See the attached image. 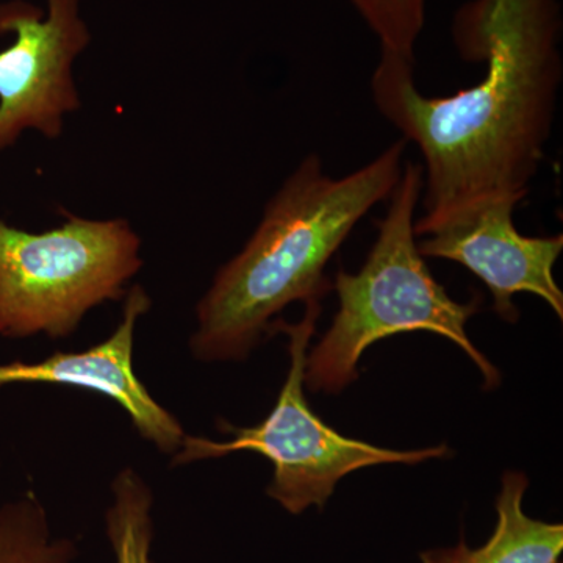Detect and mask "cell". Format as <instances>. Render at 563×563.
Segmentation results:
<instances>
[{
	"mask_svg": "<svg viewBox=\"0 0 563 563\" xmlns=\"http://www.w3.org/2000/svg\"><path fill=\"white\" fill-rule=\"evenodd\" d=\"M558 0H470L453 40L484 76L451 96H426L415 60L380 51L374 106L422 157V220L488 198L523 201L544 158L563 79Z\"/></svg>",
	"mask_w": 563,
	"mask_h": 563,
	"instance_id": "cell-1",
	"label": "cell"
},
{
	"mask_svg": "<svg viewBox=\"0 0 563 563\" xmlns=\"http://www.w3.org/2000/svg\"><path fill=\"white\" fill-rule=\"evenodd\" d=\"M406 146L407 141H395L340 179L324 172L318 154L299 163L196 307L190 336L196 361H246L290 303L322 299L332 290L325 266L362 218L390 198L401 179Z\"/></svg>",
	"mask_w": 563,
	"mask_h": 563,
	"instance_id": "cell-2",
	"label": "cell"
},
{
	"mask_svg": "<svg viewBox=\"0 0 563 563\" xmlns=\"http://www.w3.org/2000/svg\"><path fill=\"white\" fill-rule=\"evenodd\" d=\"M422 192V166L404 163L390 206L376 222L377 239L357 273L340 269L332 284L339 312L320 343L309 347L303 384L312 393L336 395L358 379L363 352L396 333L432 332L461 347L483 374L485 390L501 373L474 346L466 324L479 302H457L432 276L418 251L415 213Z\"/></svg>",
	"mask_w": 563,
	"mask_h": 563,
	"instance_id": "cell-3",
	"label": "cell"
},
{
	"mask_svg": "<svg viewBox=\"0 0 563 563\" xmlns=\"http://www.w3.org/2000/svg\"><path fill=\"white\" fill-rule=\"evenodd\" d=\"M322 299L303 302L301 321L273 322L272 333L288 336L290 368L282 385L272 412L258 424L242 428L218 421V431L228 440L187 435L180 450L173 455L174 466L221 459L233 453H255L273 463V479L266 495L288 514L301 515L310 507H322L335 492L336 484L347 474L377 465H420L433 459L453 454L448 444L424 450L396 451L350 439L313 412L306 398V358L320 320Z\"/></svg>",
	"mask_w": 563,
	"mask_h": 563,
	"instance_id": "cell-4",
	"label": "cell"
},
{
	"mask_svg": "<svg viewBox=\"0 0 563 563\" xmlns=\"http://www.w3.org/2000/svg\"><path fill=\"white\" fill-rule=\"evenodd\" d=\"M33 233L0 220V336L68 339L96 307L122 301L144 262L131 222L65 213Z\"/></svg>",
	"mask_w": 563,
	"mask_h": 563,
	"instance_id": "cell-5",
	"label": "cell"
},
{
	"mask_svg": "<svg viewBox=\"0 0 563 563\" xmlns=\"http://www.w3.org/2000/svg\"><path fill=\"white\" fill-rule=\"evenodd\" d=\"M80 2L46 0V11L24 0L0 5V35H14L0 52V152L27 131L60 139L66 114L80 109L73 66L91 43Z\"/></svg>",
	"mask_w": 563,
	"mask_h": 563,
	"instance_id": "cell-6",
	"label": "cell"
},
{
	"mask_svg": "<svg viewBox=\"0 0 563 563\" xmlns=\"http://www.w3.org/2000/svg\"><path fill=\"white\" fill-rule=\"evenodd\" d=\"M515 198H488L466 203L443 217L415 221L418 251L424 258H443L465 266L490 291L493 310L507 322L520 318L514 296H539L563 318V292L554 266L563 236H528L514 222Z\"/></svg>",
	"mask_w": 563,
	"mask_h": 563,
	"instance_id": "cell-7",
	"label": "cell"
},
{
	"mask_svg": "<svg viewBox=\"0 0 563 563\" xmlns=\"http://www.w3.org/2000/svg\"><path fill=\"white\" fill-rule=\"evenodd\" d=\"M152 299L143 285L129 288L122 318L109 339L85 351L57 352L44 361L0 363V388L18 384H54L106 396L118 404L141 439L158 453L180 450L187 432L141 383L133 366L136 325L150 313Z\"/></svg>",
	"mask_w": 563,
	"mask_h": 563,
	"instance_id": "cell-8",
	"label": "cell"
},
{
	"mask_svg": "<svg viewBox=\"0 0 563 563\" xmlns=\"http://www.w3.org/2000/svg\"><path fill=\"white\" fill-rule=\"evenodd\" d=\"M529 479L525 473H504L496 498L498 523L481 548L457 547L429 550L421 563H561L563 526L529 517L523 509Z\"/></svg>",
	"mask_w": 563,
	"mask_h": 563,
	"instance_id": "cell-9",
	"label": "cell"
},
{
	"mask_svg": "<svg viewBox=\"0 0 563 563\" xmlns=\"http://www.w3.org/2000/svg\"><path fill=\"white\" fill-rule=\"evenodd\" d=\"M106 533L114 563H154V490L132 466L118 472L110 485Z\"/></svg>",
	"mask_w": 563,
	"mask_h": 563,
	"instance_id": "cell-10",
	"label": "cell"
},
{
	"mask_svg": "<svg viewBox=\"0 0 563 563\" xmlns=\"http://www.w3.org/2000/svg\"><path fill=\"white\" fill-rule=\"evenodd\" d=\"M77 544L57 536L33 492L0 503V563H76Z\"/></svg>",
	"mask_w": 563,
	"mask_h": 563,
	"instance_id": "cell-11",
	"label": "cell"
},
{
	"mask_svg": "<svg viewBox=\"0 0 563 563\" xmlns=\"http://www.w3.org/2000/svg\"><path fill=\"white\" fill-rule=\"evenodd\" d=\"M380 43V51L415 60L424 27L426 0H351Z\"/></svg>",
	"mask_w": 563,
	"mask_h": 563,
	"instance_id": "cell-12",
	"label": "cell"
},
{
	"mask_svg": "<svg viewBox=\"0 0 563 563\" xmlns=\"http://www.w3.org/2000/svg\"><path fill=\"white\" fill-rule=\"evenodd\" d=\"M0 472H2V461H0Z\"/></svg>",
	"mask_w": 563,
	"mask_h": 563,
	"instance_id": "cell-13",
	"label": "cell"
}]
</instances>
